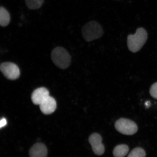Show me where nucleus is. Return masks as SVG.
Masks as SVG:
<instances>
[{
    "instance_id": "f257e3e1",
    "label": "nucleus",
    "mask_w": 157,
    "mask_h": 157,
    "mask_svg": "<svg viewBox=\"0 0 157 157\" xmlns=\"http://www.w3.org/2000/svg\"><path fill=\"white\" fill-rule=\"evenodd\" d=\"M148 37L146 31L143 28L137 29L134 34L127 37V46L129 51L133 53L140 50L146 42Z\"/></svg>"
},
{
    "instance_id": "f03ea898",
    "label": "nucleus",
    "mask_w": 157,
    "mask_h": 157,
    "mask_svg": "<svg viewBox=\"0 0 157 157\" xmlns=\"http://www.w3.org/2000/svg\"><path fill=\"white\" fill-rule=\"evenodd\" d=\"M51 58L54 64L62 69L68 68L71 62L70 55L65 49L62 47H56L52 50Z\"/></svg>"
},
{
    "instance_id": "7ed1b4c3",
    "label": "nucleus",
    "mask_w": 157,
    "mask_h": 157,
    "mask_svg": "<svg viewBox=\"0 0 157 157\" xmlns=\"http://www.w3.org/2000/svg\"><path fill=\"white\" fill-rule=\"evenodd\" d=\"M82 34L85 40L89 42L101 38L103 34V30L99 23L92 21L84 25L82 29Z\"/></svg>"
},
{
    "instance_id": "20e7f679",
    "label": "nucleus",
    "mask_w": 157,
    "mask_h": 157,
    "mask_svg": "<svg viewBox=\"0 0 157 157\" xmlns=\"http://www.w3.org/2000/svg\"><path fill=\"white\" fill-rule=\"evenodd\" d=\"M115 126L119 132L125 135H133L138 130L137 125L134 121L123 118L117 121Z\"/></svg>"
},
{
    "instance_id": "39448f33",
    "label": "nucleus",
    "mask_w": 157,
    "mask_h": 157,
    "mask_svg": "<svg viewBox=\"0 0 157 157\" xmlns=\"http://www.w3.org/2000/svg\"><path fill=\"white\" fill-rule=\"evenodd\" d=\"M0 69L3 75L10 80L17 79L20 75V71L18 66L12 62L3 63L0 66Z\"/></svg>"
},
{
    "instance_id": "423d86ee",
    "label": "nucleus",
    "mask_w": 157,
    "mask_h": 157,
    "mask_svg": "<svg viewBox=\"0 0 157 157\" xmlns=\"http://www.w3.org/2000/svg\"><path fill=\"white\" fill-rule=\"evenodd\" d=\"M88 141L91 145L92 150L95 154L98 156L102 155L105 151V147L103 143L102 139L99 133H93L89 137Z\"/></svg>"
},
{
    "instance_id": "0eeeda50",
    "label": "nucleus",
    "mask_w": 157,
    "mask_h": 157,
    "mask_svg": "<svg viewBox=\"0 0 157 157\" xmlns=\"http://www.w3.org/2000/svg\"><path fill=\"white\" fill-rule=\"evenodd\" d=\"M40 109L42 112L46 115L53 113L56 108V103L53 98L49 97L43 101L40 105Z\"/></svg>"
},
{
    "instance_id": "6e6552de",
    "label": "nucleus",
    "mask_w": 157,
    "mask_h": 157,
    "mask_svg": "<svg viewBox=\"0 0 157 157\" xmlns=\"http://www.w3.org/2000/svg\"><path fill=\"white\" fill-rule=\"evenodd\" d=\"M49 96V91L46 88H39L33 92L31 96V100L35 105H39Z\"/></svg>"
},
{
    "instance_id": "1a4fd4ad",
    "label": "nucleus",
    "mask_w": 157,
    "mask_h": 157,
    "mask_svg": "<svg viewBox=\"0 0 157 157\" xmlns=\"http://www.w3.org/2000/svg\"><path fill=\"white\" fill-rule=\"evenodd\" d=\"M32 157H45L48 155V150L46 146L41 143H37L33 146L29 151Z\"/></svg>"
},
{
    "instance_id": "9d476101",
    "label": "nucleus",
    "mask_w": 157,
    "mask_h": 157,
    "mask_svg": "<svg viewBox=\"0 0 157 157\" xmlns=\"http://www.w3.org/2000/svg\"><path fill=\"white\" fill-rule=\"evenodd\" d=\"M10 15L5 7L1 6L0 8V25L2 27L8 25L10 21Z\"/></svg>"
},
{
    "instance_id": "9b49d317",
    "label": "nucleus",
    "mask_w": 157,
    "mask_h": 157,
    "mask_svg": "<svg viewBox=\"0 0 157 157\" xmlns=\"http://www.w3.org/2000/svg\"><path fill=\"white\" fill-rule=\"evenodd\" d=\"M129 148L125 144H120L116 147L113 151V155L115 157H123L126 155Z\"/></svg>"
},
{
    "instance_id": "f8f14e48",
    "label": "nucleus",
    "mask_w": 157,
    "mask_h": 157,
    "mask_svg": "<svg viewBox=\"0 0 157 157\" xmlns=\"http://www.w3.org/2000/svg\"><path fill=\"white\" fill-rule=\"evenodd\" d=\"M25 4L29 9H38L42 7L44 0H25Z\"/></svg>"
},
{
    "instance_id": "ddd939ff",
    "label": "nucleus",
    "mask_w": 157,
    "mask_h": 157,
    "mask_svg": "<svg viewBox=\"0 0 157 157\" xmlns=\"http://www.w3.org/2000/svg\"><path fill=\"white\" fill-rule=\"evenodd\" d=\"M146 156L144 149L140 147H137L131 151L128 155V157H144Z\"/></svg>"
},
{
    "instance_id": "4468645a",
    "label": "nucleus",
    "mask_w": 157,
    "mask_h": 157,
    "mask_svg": "<svg viewBox=\"0 0 157 157\" xmlns=\"http://www.w3.org/2000/svg\"><path fill=\"white\" fill-rule=\"evenodd\" d=\"M150 93L152 97L157 99V82L153 84L151 87Z\"/></svg>"
},
{
    "instance_id": "2eb2a0df",
    "label": "nucleus",
    "mask_w": 157,
    "mask_h": 157,
    "mask_svg": "<svg viewBox=\"0 0 157 157\" xmlns=\"http://www.w3.org/2000/svg\"><path fill=\"white\" fill-rule=\"evenodd\" d=\"M7 124V121L4 118L2 119L0 121V127L2 128V127H4Z\"/></svg>"
},
{
    "instance_id": "dca6fc26",
    "label": "nucleus",
    "mask_w": 157,
    "mask_h": 157,
    "mask_svg": "<svg viewBox=\"0 0 157 157\" xmlns=\"http://www.w3.org/2000/svg\"><path fill=\"white\" fill-rule=\"evenodd\" d=\"M150 105V101H147V102L145 103V105H146V106L147 107H148Z\"/></svg>"
}]
</instances>
